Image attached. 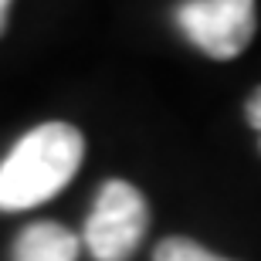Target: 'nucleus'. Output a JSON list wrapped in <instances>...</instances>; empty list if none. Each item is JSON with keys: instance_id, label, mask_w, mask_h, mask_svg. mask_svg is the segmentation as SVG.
<instances>
[{"instance_id": "3", "label": "nucleus", "mask_w": 261, "mask_h": 261, "mask_svg": "<svg viewBox=\"0 0 261 261\" xmlns=\"http://www.w3.org/2000/svg\"><path fill=\"white\" fill-rule=\"evenodd\" d=\"M176 24L211 58H234L254 34V0H187L176 7Z\"/></svg>"}, {"instance_id": "2", "label": "nucleus", "mask_w": 261, "mask_h": 261, "mask_svg": "<svg viewBox=\"0 0 261 261\" xmlns=\"http://www.w3.org/2000/svg\"><path fill=\"white\" fill-rule=\"evenodd\" d=\"M146 224L149 211L143 194L126 180H109L95 197L82 241L95 261H129L143 241Z\"/></svg>"}, {"instance_id": "1", "label": "nucleus", "mask_w": 261, "mask_h": 261, "mask_svg": "<svg viewBox=\"0 0 261 261\" xmlns=\"http://www.w3.org/2000/svg\"><path fill=\"white\" fill-rule=\"evenodd\" d=\"M85 156V139L68 122L31 129L0 163V211H31L65 190Z\"/></svg>"}, {"instance_id": "4", "label": "nucleus", "mask_w": 261, "mask_h": 261, "mask_svg": "<svg viewBox=\"0 0 261 261\" xmlns=\"http://www.w3.org/2000/svg\"><path fill=\"white\" fill-rule=\"evenodd\" d=\"M78 241L75 234L55 221H38L24 227L14 244V261H78Z\"/></svg>"}, {"instance_id": "7", "label": "nucleus", "mask_w": 261, "mask_h": 261, "mask_svg": "<svg viewBox=\"0 0 261 261\" xmlns=\"http://www.w3.org/2000/svg\"><path fill=\"white\" fill-rule=\"evenodd\" d=\"M7 10H10V0H0V34H4V24H7Z\"/></svg>"}, {"instance_id": "6", "label": "nucleus", "mask_w": 261, "mask_h": 261, "mask_svg": "<svg viewBox=\"0 0 261 261\" xmlns=\"http://www.w3.org/2000/svg\"><path fill=\"white\" fill-rule=\"evenodd\" d=\"M244 112H248V122H251V126L261 133V88H254V92H251V98H248Z\"/></svg>"}, {"instance_id": "5", "label": "nucleus", "mask_w": 261, "mask_h": 261, "mask_svg": "<svg viewBox=\"0 0 261 261\" xmlns=\"http://www.w3.org/2000/svg\"><path fill=\"white\" fill-rule=\"evenodd\" d=\"M153 261H217V254H211L190 238H166L156 244Z\"/></svg>"}, {"instance_id": "8", "label": "nucleus", "mask_w": 261, "mask_h": 261, "mask_svg": "<svg viewBox=\"0 0 261 261\" xmlns=\"http://www.w3.org/2000/svg\"><path fill=\"white\" fill-rule=\"evenodd\" d=\"M217 261H227V258H217Z\"/></svg>"}]
</instances>
